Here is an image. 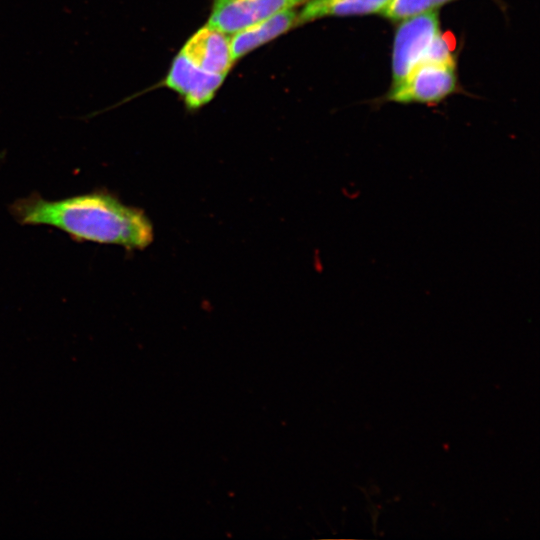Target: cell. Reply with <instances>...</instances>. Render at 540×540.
Returning <instances> with one entry per match:
<instances>
[{"label":"cell","instance_id":"cell-1","mask_svg":"<svg viewBox=\"0 0 540 540\" xmlns=\"http://www.w3.org/2000/svg\"><path fill=\"white\" fill-rule=\"evenodd\" d=\"M9 212L21 225H46L78 242L119 245L142 250L154 238L153 226L141 209L124 204L106 189L47 200L34 192L16 199Z\"/></svg>","mask_w":540,"mask_h":540},{"label":"cell","instance_id":"cell-2","mask_svg":"<svg viewBox=\"0 0 540 540\" xmlns=\"http://www.w3.org/2000/svg\"><path fill=\"white\" fill-rule=\"evenodd\" d=\"M425 61H455L441 32L436 10L409 17L399 24L393 42L391 86Z\"/></svg>","mask_w":540,"mask_h":540},{"label":"cell","instance_id":"cell-3","mask_svg":"<svg viewBox=\"0 0 540 540\" xmlns=\"http://www.w3.org/2000/svg\"><path fill=\"white\" fill-rule=\"evenodd\" d=\"M457 88L455 61H425L414 67L397 85L391 86L388 100L397 103H437Z\"/></svg>","mask_w":540,"mask_h":540},{"label":"cell","instance_id":"cell-4","mask_svg":"<svg viewBox=\"0 0 540 540\" xmlns=\"http://www.w3.org/2000/svg\"><path fill=\"white\" fill-rule=\"evenodd\" d=\"M302 0H214L208 25L233 34Z\"/></svg>","mask_w":540,"mask_h":540},{"label":"cell","instance_id":"cell-5","mask_svg":"<svg viewBox=\"0 0 540 540\" xmlns=\"http://www.w3.org/2000/svg\"><path fill=\"white\" fill-rule=\"evenodd\" d=\"M225 76L202 70L180 51L165 83L183 97L189 108H199L212 99Z\"/></svg>","mask_w":540,"mask_h":540},{"label":"cell","instance_id":"cell-6","mask_svg":"<svg viewBox=\"0 0 540 540\" xmlns=\"http://www.w3.org/2000/svg\"><path fill=\"white\" fill-rule=\"evenodd\" d=\"M227 35L207 24L187 41L181 52L202 70L226 75L234 62Z\"/></svg>","mask_w":540,"mask_h":540},{"label":"cell","instance_id":"cell-7","mask_svg":"<svg viewBox=\"0 0 540 540\" xmlns=\"http://www.w3.org/2000/svg\"><path fill=\"white\" fill-rule=\"evenodd\" d=\"M298 25V13L293 8L281 10L263 20L253 23L230 37L233 60L285 33Z\"/></svg>","mask_w":540,"mask_h":540},{"label":"cell","instance_id":"cell-8","mask_svg":"<svg viewBox=\"0 0 540 540\" xmlns=\"http://www.w3.org/2000/svg\"><path fill=\"white\" fill-rule=\"evenodd\" d=\"M390 0H310L298 13V25L330 16L380 13Z\"/></svg>","mask_w":540,"mask_h":540},{"label":"cell","instance_id":"cell-9","mask_svg":"<svg viewBox=\"0 0 540 540\" xmlns=\"http://www.w3.org/2000/svg\"><path fill=\"white\" fill-rule=\"evenodd\" d=\"M452 1L455 0H390L380 14L391 21H402L421 13L436 10Z\"/></svg>","mask_w":540,"mask_h":540}]
</instances>
